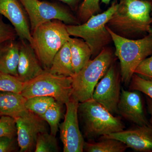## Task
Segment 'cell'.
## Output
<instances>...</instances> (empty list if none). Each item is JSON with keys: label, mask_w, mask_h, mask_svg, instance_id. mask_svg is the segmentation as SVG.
I'll use <instances>...</instances> for the list:
<instances>
[{"label": "cell", "mask_w": 152, "mask_h": 152, "mask_svg": "<svg viewBox=\"0 0 152 152\" xmlns=\"http://www.w3.org/2000/svg\"><path fill=\"white\" fill-rule=\"evenodd\" d=\"M152 9L148 0H120L107 26L118 35L135 39L140 35L148 34Z\"/></svg>", "instance_id": "6da1fadb"}, {"label": "cell", "mask_w": 152, "mask_h": 152, "mask_svg": "<svg viewBox=\"0 0 152 152\" xmlns=\"http://www.w3.org/2000/svg\"><path fill=\"white\" fill-rule=\"evenodd\" d=\"M107 28L115 48V55L120 61L121 80L128 85L138 66L152 55V35L148 34L140 39H129Z\"/></svg>", "instance_id": "7a4b0ae2"}, {"label": "cell", "mask_w": 152, "mask_h": 152, "mask_svg": "<svg viewBox=\"0 0 152 152\" xmlns=\"http://www.w3.org/2000/svg\"><path fill=\"white\" fill-rule=\"evenodd\" d=\"M78 114L83 122L85 137L89 140L126 128L121 118L114 116L93 99L79 103Z\"/></svg>", "instance_id": "3957f363"}, {"label": "cell", "mask_w": 152, "mask_h": 152, "mask_svg": "<svg viewBox=\"0 0 152 152\" xmlns=\"http://www.w3.org/2000/svg\"><path fill=\"white\" fill-rule=\"evenodd\" d=\"M118 5V3L114 1L107 10L93 15L83 23L66 25L70 36L82 38L88 44L91 50L93 59L113 42L107 24Z\"/></svg>", "instance_id": "277c9868"}, {"label": "cell", "mask_w": 152, "mask_h": 152, "mask_svg": "<svg viewBox=\"0 0 152 152\" xmlns=\"http://www.w3.org/2000/svg\"><path fill=\"white\" fill-rule=\"evenodd\" d=\"M31 35L32 46L44 69L48 71L55 55L70 37L66 25L53 20L38 26Z\"/></svg>", "instance_id": "5b68a950"}, {"label": "cell", "mask_w": 152, "mask_h": 152, "mask_svg": "<svg viewBox=\"0 0 152 152\" xmlns=\"http://www.w3.org/2000/svg\"><path fill=\"white\" fill-rule=\"evenodd\" d=\"M114 58L112 49L107 47L72 77V96L79 102L92 99L96 86L113 63Z\"/></svg>", "instance_id": "8992f818"}, {"label": "cell", "mask_w": 152, "mask_h": 152, "mask_svg": "<svg viewBox=\"0 0 152 152\" xmlns=\"http://www.w3.org/2000/svg\"><path fill=\"white\" fill-rule=\"evenodd\" d=\"M72 77L57 75L45 71L24 83L21 94L27 99L35 96L50 97L60 104H65L72 94Z\"/></svg>", "instance_id": "52a82bcc"}, {"label": "cell", "mask_w": 152, "mask_h": 152, "mask_svg": "<svg viewBox=\"0 0 152 152\" xmlns=\"http://www.w3.org/2000/svg\"><path fill=\"white\" fill-rule=\"evenodd\" d=\"M28 16L32 31L44 23L58 20L67 25L80 24L69 11L58 5L39 0H19Z\"/></svg>", "instance_id": "ba28073f"}, {"label": "cell", "mask_w": 152, "mask_h": 152, "mask_svg": "<svg viewBox=\"0 0 152 152\" xmlns=\"http://www.w3.org/2000/svg\"><path fill=\"white\" fill-rule=\"evenodd\" d=\"M79 101L72 96L65 104L66 113L64 122L59 125L60 138L64 152L83 151L85 141L82 135L78 121Z\"/></svg>", "instance_id": "9c48e42d"}, {"label": "cell", "mask_w": 152, "mask_h": 152, "mask_svg": "<svg viewBox=\"0 0 152 152\" xmlns=\"http://www.w3.org/2000/svg\"><path fill=\"white\" fill-rule=\"evenodd\" d=\"M17 130V141L20 152L34 151L38 136L48 132L46 122L30 111L15 118Z\"/></svg>", "instance_id": "30bf717a"}, {"label": "cell", "mask_w": 152, "mask_h": 152, "mask_svg": "<svg viewBox=\"0 0 152 152\" xmlns=\"http://www.w3.org/2000/svg\"><path fill=\"white\" fill-rule=\"evenodd\" d=\"M121 78L115 66L112 64L96 86L92 98L113 115L118 113Z\"/></svg>", "instance_id": "8fae6325"}, {"label": "cell", "mask_w": 152, "mask_h": 152, "mask_svg": "<svg viewBox=\"0 0 152 152\" xmlns=\"http://www.w3.org/2000/svg\"><path fill=\"white\" fill-rule=\"evenodd\" d=\"M101 137L119 140L135 151L152 152V125L150 124L137 125L136 127Z\"/></svg>", "instance_id": "7c38bea8"}, {"label": "cell", "mask_w": 152, "mask_h": 152, "mask_svg": "<svg viewBox=\"0 0 152 152\" xmlns=\"http://www.w3.org/2000/svg\"><path fill=\"white\" fill-rule=\"evenodd\" d=\"M0 15L10 21L20 40H26L32 46L33 38L27 18L19 0H0Z\"/></svg>", "instance_id": "4fadbf2b"}, {"label": "cell", "mask_w": 152, "mask_h": 152, "mask_svg": "<svg viewBox=\"0 0 152 152\" xmlns=\"http://www.w3.org/2000/svg\"><path fill=\"white\" fill-rule=\"evenodd\" d=\"M18 78L23 83L29 82L46 70L41 65L35 51L29 42L20 40Z\"/></svg>", "instance_id": "5bb4252c"}, {"label": "cell", "mask_w": 152, "mask_h": 152, "mask_svg": "<svg viewBox=\"0 0 152 152\" xmlns=\"http://www.w3.org/2000/svg\"><path fill=\"white\" fill-rule=\"evenodd\" d=\"M117 109L118 114L138 126L149 124L144 114L141 98L137 91L122 89Z\"/></svg>", "instance_id": "9a60e30c"}, {"label": "cell", "mask_w": 152, "mask_h": 152, "mask_svg": "<svg viewBox=\"0 0 152 152\" xmlns=\"http://www.w3.org/2000/svg\"><path fill=\"white\" fill-rule=\"evenodd\" d=\"M20 44L15 40L5 42L0 45V72L18 77Z\"/></svg>", "instance_id": "2e32d148"}, {"label": "cell", "mask_w": 152, "mask_h": 152, "mask_svg": "<svg viewBox=\"0 0 152 152\" xmlns=\"http://www.w3.org/2000/svg\"><path fill=\"white\" fill-rule=\"evenodd\" d=\"M26 100L20 93L0 91V114L14 118L20 116L28 110Z\"/></svg>", "instance_id": "e0dca14e"}, {"label": "cell", "mask_w": 152, "mask_h": 152, "mask_svg": "<svg viewBox=\"0 0 152 152\" xmlns=\"http://www.w3.org/2000/svg\"><path fill=\"white\" fill-rule=\"evenodd\" d=\"M48 72L57 75L72 77L75 75L69 44L66 42L55 55Z\"/></svg>", "instance_id": "ac0fdd59"}, {"label": "cell", "mask_w": 152, "mask_h": 152, "mask_svg": "<svg viewBox=\"0 0 152 152\" xmlns=\"http://www.w3.org/2000/svg\"><path fill=\"white\" fill-rule=\"evenodd\" d=\"M69 44L72 63L75 74L81 70L92 58V52L88 44L83 39L70 37Z\"/></svg>", "instance_id": "d6986e66"}, {"label": "cell", "mask_w": 152, "mask_h": 152, "mask_svg": "<svg viewBox=\"0 0 152 152\" xmlns=\"http://www.w3.org/2000/svg\"><path fill=\"white\" fill-rule=\"evenodd\" d=\"M128 147L123 142L116 139L101 137L97 142H86L84 151L88 152H124Z\"/></svg>", "instance_id": "ffe728a7"}, {"label": "cell", "mask_w": 152, "mask_h": 152, "mask_svg": "<svg viewBox=\"0 0 152 152\" xmlns=\"http://www.w3.org/2000/svg\"><path fill=\"white\" fill-rule=\"evenodd\" d=\"M63 105L56 101L41 116L50 126V133L55 136L58 131L60 120L62 115Z\"/></svg>", "instance_id": "44dd1931"}, {"label": "cell", "mask_w": 152, "mask_h": 152, "mask_svg": "<svg viewBox=\"0 0 152 152\" xmlns=\"http://www.w3.org/2000/svg\"><path fill=\"white\" fill-rule=\"evenodd\" d=\"M56 101L50 97H33L27 99L25 106L28 110L41 117Z\"/></svg>", "instance_id": "7402d4cb"}, {"label": "cell", "mask_w": 152, "mask_h": 152, "mask_svg": "<svg viewBox=\"0 0 152 152\" xmlns=\"http://www.w3.org/2000/svg\"><path fill=\"white\" fill-rule=\"evenodd\" d=\"M35 152H58V142L56 136L45 132L39 134L36 141Z\"/></svg>", "instance_id": "603a6c76"}, {"label": "cell", "mask_w": 152, "mask_h": 152, "mask_svg": "<svg viewBox=\"0 0 152 152\" xmlns=\"http://www.w3.org/2000/svg\"><path fill=\"white\" fill-rule=\"evenodd\" d=\"M100 0H83L79 7L78 20L80 24L86 22L93 15L101 12Z\"/></svg>", "instance_id": "cb8c5ba5"}, {"label": "cell", "mask_w": 152, "mask_h": 152, "mask_svg": "<svg viewBox=\"0 0 152 152\" xmlns=\"http://www.w3.org/2000/svg\"><path fill=\"white\" fill-rule=\"evenodd\" d=\"M23 84L17 77L0 72V91L21 94Z\"/></svg>", "instance_id": "d4e9b609"}, {"label": "cell", "mask_w": 152, "mask_h": 152, "mask_svg": "<svg viewBox=\"0 0 152 152\" xmlns=\"http://www.w3.org/2000/svg\"><path fill=\"white\" fill-rule=\"evenodd\" d=\"M130 84L131 90L141 92L152 100V79H146L134 73Z\"/></svg>", "instance_id": "484cf974"}, {"label": "cell", "mask_w": 152, "mask_h": 152, "mask_svg": "<svg viewBox=\"0 0 152 152\" xmlns=\"http://www.w3.org/2000/svg\"><path fill=\"white\" fill-rule=\"evenodd\" d=\"M17 135L15 118L7 115L0 117V138L7 137L15 138Z\"/></svg>", "instance_id": "4316f807"}, {"label": "cell", "mask_w": 152, "mask_h": 152, "mask_svg": "<svg viewBox=\"0 0 152 152\" xmlns=\"http://www.w3.org/2000/svg\"><path fill=\"white\" fill-rule=\"evenodd\" d=\"M17 36L13 27L5 23L0 16V45L7 41L15 40Z\"/></svg>", "instance_id": "83f0119b"}, {"label": "cell", "mask_w": 152, "mask_h": 152, "mask_svg": "<svg viewBox=\"0 0 152 152\" xmlns=\"http://www.w3.org/2000/svg\"><path fill=\"white\" fill-rule=\"evenodd\" d=\"M134 73L144 77L152 79V55L141 63L136 69Z\"/></svg>", "instance_id": "f1b7e54d"}, {"label": "cell", "mask_w": 152, "mask_h": 152, "mask_svg": "<svg viewBox=\"0 0 152 152\" xmlns=\"http://www.w3.org/2000/svg\"><path fill=\"white\" fill-rule=\"evenodd\" d=\"M15 138L4 137L0 138V152H11L16 149Z\"/></svg>", "instance_id": "f546056e"}, {"label": "cell", "mask_w": 152, "mask_h": 152, "mask_svg": "<svg viewBox=\"0 0 152 152\" xmlns=\"http://www.w3.org/2000/svg\"><path fill=\"white\" fill-rule=\"evenodd\" d=\"M61 1L65 3L70 7L73 10L77 9L79 4L82 0H58Z\"/></svg>", "instance_id": "4dcf8cb0"}, {"label": "cell", "mask_w": 152, "mask_h": 152, "mask_svg": "<svg viewBox=\"0 0 152 152\" xmlns=\"http://www.w3.org/2000/svg\"><path fill=\"white\" fill-rule=\"evenodd\" d=\"M147 104L148 111L151 115L150 122L152 124V100L148 97L147 98Z\"/></svg>", "instance_id": "1f68e13d"}, {"label": "cell", "mask_w": 152, "mask_h": 152, "mask_svg": "<svg viewBox=\"0 0 152 152\" xmlns=\"http://www.w3.org/2000/svg\"><path fill=\"white\" fill-rule=\"evenodd\" d=\"M111 1V0H102V2L105 4L107 5L110 4Z\"/></svg>", "instance_id": "d6a6232c"}, {"label": "cell", "mask_w": 152, "mask_h": 152, "mask_svg": "<svg viewBox=\"0 0 152 152\" xmlns=\"http://www.w3.org/2000/svg\"><path fill=\"white\" fill-rule=\"evenodd\" d=\"M148 34L152 35V26L150 27L149 29Z\"/></svg>", "instance_id": "836d02e7"}, {"label": "cell", "mask_w": 152, "mask_h": 152, "mask_svg": "<svg viewBox=\"0 0 152 152\" xmlns=\"http://www.w3.org/2000/svg\"><path fill=\"white\" fill-rule=\"evenodd\" d=\"M151 25H152V12L151 13Z\"/></svg>", "instance_id": "e575fe53"}, {"label": "cell", "mask_w": 152, "mask_h": 152, "mask_svg": "<svg viewBox=\"0 0 152 152\" xmlns=\"http://www.w3.org/2000/svg\"><path fill=\"white\" fill-rule=\"evenodd\" d=\"M1 116H2V115H1V114H0V117H1Z\"/></svg>", "instance_id": "d590c367"}, {"label": "cell", "mask_w": 152, "mask_h": 152, "mask_svg": "<svg viewBox=\"0 0 152 152\" xmlns=\"http://www.w3.org/2000/svg\"><path fill=\"white\" fill-rule=\"evenodd\" d=\"M148 1H151V0H148Z\"/></svg>", "instance_id": "8d00e7d4"}]
</instances>
